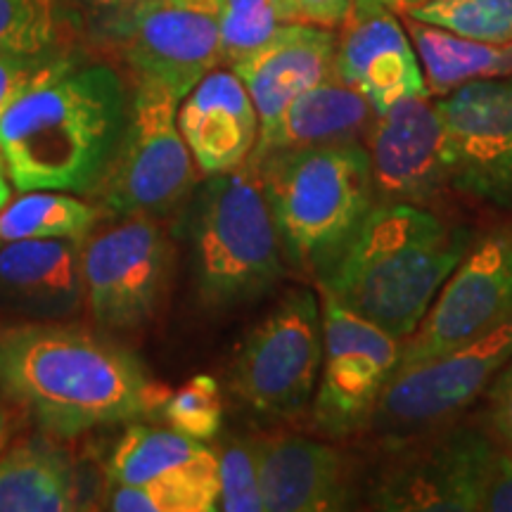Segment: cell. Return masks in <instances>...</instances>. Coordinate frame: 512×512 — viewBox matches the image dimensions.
<instances>
[{
	"instance_id": "cell-1",
	"label": "cell",
	"mask_w": 512,
	"mask_h": 512,
	"mask_svg": "<svg viewBox=\"0 0 512 512\" xmlns=\"http://www.w3.org/2000/svg\"><path fill=\"white\" fill-rule=\"evenodd\" d=\"M0 389L57 439L162 413L171 394L126 347L69 320L0 325Z\"/></svg>"
},
{
	"instance_id": "cell-2",
	"label": "cell",
	"mask_w": 512,
	"mask_h": 512,
	"mask_svg": "<svg viewBox=\"0 0 512 512\" xmlns=\"http://www.w3.org/2000/svg\"><path fill=\"white\" fill-rule=\"evenodd\" d=\"M131 95L107 64H76L0 119L12 188L91 195L124 133Z\"/></svg>"
},
{
	"instance_id": "cell-3",
	"label": "cell",
	"mask_w": 512,
	"mask_h": 512,
	"mask_svg": "<svg viewBox=\"0 0 512 512\" xmlns=\"http://www.w3.org/2000/svg\"><path fill=\"white\" fill-rule=\"evenodd\" d=\"M467 228L432 211L377 202L335 266L318 280L358 316L396 339H408L472 245Z\"/></svg>"
},
{
	"instance_id": "cell-4",
	"label": "cell",
	"mask_w": 512,
	"mask_h": 512,
	"mask_svg": "<svg viewBox=\"0 0 512 512\" xmlns=\"http://www.w3.org/2000/svg\"><path fill=\"white\" fill-rule=\"evenodd\" d=\"M254 166L285 264L320 280L377 204L368 150L358 143L278 150Z\"/></svg>"
},
{
	"instance_id": "cell-5",
	"label": "cell",
	"mask_w": 512,
	"mask_h": 512,
	"mask_svg": "<svg viewBox=\"0 0 512 512\" xmlns=\"http://www.w3.org/2000/svg\"><path fill=\"white\" fill-rule=\"evenodd\" d=\"M190 247L197 294L207 309H238L278 287L285 256L252 164L202 185L190 209Z\"/></svg>"
},
{
	"instance_id": "cell-6",
	"label": "cell",
	"mask_w": 512,
	"mask_h": 512,
	"mask_svg": "<svg viewBox=\"0 0 512 512\" xmlns=\"http://www.w3.org/2000/svg\"><path fill=\"white\" fill-rule=\"evenodd\" d=\"M178 102L162 83L138 79L117 150L91 192L107 216L157 219L190 197L197 171L178 128Z\"/></svg>"
},
{
	"instance_id": "cell-7",
	"label": "cell",
	"mask_w": 512,
	"mask_h": 512,
	"mask_svg": "<svg viewBox=\"0 0 512 512\" xmlns=\"http://www.w3.org/2000/svg\"><path fill=\"white\" fill-rule=\"evenodd\" d=\"M323 368V309L306 287L285 292L249 330L233 361V392L264 418H294L316 394Z\"/></svg>"
},
{
	"instance_id": "cell-8",
	"label": "cell",
	"mask_w": 512,
	"mask_h": 512,
	"mask_svg": "<svg viewBox=\"0 0 512 512\" xmlns=\"http://www.w3.org/2000/svg\"><path fill=\"white\" fill-rule=\"evenodd\" d=\"M512 358V311L456 351L396 370L370 427L389 439H413L444 425L489 389Z\"/></svg>"
},
{
	"instance_id": "cell-9",
	"label": "cell",
	"mask_w": 512,
	"mask_h": 512,
	"mask_svg": "<svg viewBox=\"0 0 512 512\" xmlns=\"http://www.w3.org/2000/svg\"><path fill=\"white\" fill-rule=\"evenodd\" d=\"M323 368L313 422L328 437L370 427L377 403L401 361V339L323 292Z\"/></svg>"
},
{
	"instance_id": "cell-10",
	"label": "cell",
	"mask_w": 512,
	"mask_h": 512,
	"mask_svg": "<svg viewBox=\"0 0 512 512\" xmlns=\"http://www.w3.org/2000/svg\"><path fill=\"white\" fill-rule=\"evenodd\" d=\"M171 242L150 216L121 219L83 245L86 309L107 332L138 330L157 316L169 285Z\"/></svg>"
},
{
	"instance_id": "cell-11",
	"label": "cell",
	"mask_w": 512,
	"mask_h": 512,
	"mask_svg": "<svg viewBox=\"0 0 512 512\" xmlns=\"http://www.w3.org/2000/svg\"><path fill=\"white\" fill-rule=\"evenodd\" d=\"M102 31L138 79L162 83L178 100L226 62L219 19L183 0H143L105 12Z\"/></svg>"
},
{
	"instance_id": "cell-12",
	"label": "cell",
	"mask_w": 512,
	"mask_h": 512,
	"mask_svg": "<svg viewBox=\"0 0 512 512\" xmlns=\"http://www.w3.org/2000/svg\"><path fill=\"white\" fill-rule=\"evenodd\" d=\"M512 311V228L472 240L418 328L401 344L399 370L420 366L484 335Z\"/></svg>"
},
{
	"instance_id": "cell-13",
	"label": "cell",
	"mask_w": 512,
	"mask_h": 512,
	"mask_svg": "<svg viewBox=\"0 0 512 512\" xmlns=\"http://www.w3.org/2000/svg\"><path fill=\"white\" fill-rule=\"evenodd\" d=\"M434 105L453 188L512 209V74L463 83Z\"/></svg>"
},
{
	"instance_id": "cell-14",
	"label": "cell",
	"mask_w": 512,
	"mask_h": 512,
	"mask_svg": "<svg viewBox=\"0 0 512 512\" xmlns=\"http://www.w3.org/2000/svg\"><path fill=\"white\" fill-rule=\"evenodd\" d=\"M501 446L479 430H451L401 453L370 491V505L392 512L482 510Z\"/></svg>"
},
{
	"instance_id": "cell-15",
	"label": "cell",
	"mask_w": 512,
	"mask_h": 512,
	"mask_svg": "<svg viewBox=\"0 0 512 512\" xmlns=\"http://www.w3.org/2000/svg\"><path fill=\"white\" fill-rule=\"evenodd\" d=\"M366 136L377 202L425 209L451 185L444 124L430 98L401 100L375 114Z\"/></svg>"
},
{
	"instance_id": "cell-16",
	"label": "cell",
	"mask_w": 512,
	"mask_h": 512,
	"mask_svg": "<svg viewBox=\"0 0 512 512\" xmlns=\"http://www.w3.org/2000/svg\"><path fill=\"white\" fill-rule=\"evenodd\" d=\"M335 74L380 114L408 98H430L411 36L394 12L354 8L337 36Z\"/></svg>"
},
{
	"instance_id": "cell-17",
	"label": "cell",
	"mask_w": 512,
	"mask_h": 512,
	"mask_svg": "<svg viewBox=\"0 0 512 512\" xmlns=\"http://www.w3.org/2000/svg\"><path fill=\"white\" fill-rule=\"evenodd\" d=\"M337 34L311 24H280L230 67L245 83L264 131L294 98L335 74Z\"/></svg>"
},
{
	"instance_id": "cell-18",
	"label": "cell",
	"mask_w": 512,
	"mask_h": 512,
	"mask_svg": "<svg viewBox=\"0 0 512 512\" xmlns=\"http://www.w3.org/2000/svg\"><path fill=\"white\" fill-rule=\"evenodd\" d=\"M86 238L15 240L0 247V309L29 320H69L86 309Z\"/></svg>"
},
{
	"instance_id": "cell-19",
	"label": "cell",
	"mask_w": 512,
	"mask_h": 512,
	"mask_svg": "<svg viewBox=\"0 0 512 512\" xmlns=\"http://www.w3.org/2000/svg\"><path fill=\"white\" fill-rule=\"evenodd\" d=\"M268 512H328L351 501L349 460L323 441L292 434L254 439Z\"/></svg>"
},
{
	"instance_id": "cell-20",
	"label": "cell",
	"mask_w": 512,
	"mask_h": 512,
	"mask_svg": "<svg viewBox=\"0 0 512 512\" xmlns=\"http://www.w3.org/2000/svg\"><path fill=\"white\" fill-rule=\"evenodd\" d=\"M176 119L202 176L238 169L259 138V114L235 72H209L185 95Z\"/></svg>"
},
{
	"instance_id": "cell-21",
	"label": "cell",
	"mask_w": 512,
	"mask_h": 512,
	"mask_svg": "<svg viewBox=\"0 0 512 512\" xmlns=\"http://www.w3.org/2000/svg\"><path fill=\"white\" fill-rule=\"evenodd\" d=\"M373 117L375 110L370 102L332 74L294 98L275 124L259 131L249 159L297 147L358 143L361 133H368Z\"/></svg>"
},
{
	"instance_id": "cell-22",
	"label": "cell",
	"mask_w": 512,
	"mask_h": 512,
	"mask_svg": "<svg viewBox=\"0 0 512 512\" xmlns=\"http://www.w3.org/2000/svg\"><path fill=\"white\" fill-rule=\"evenodd\" d=\"M107 475L112 484L178 482L221 491L219 453L171 427H128L114 446Z\"/></svg>"
},
{
	"instance_id": "cell-23",
	"label": "cell",
	"mask_w": 512,
	"mask_h": 512,
	"mask_svg": "<svg viewBox=\"0 0 512 512\" xmlns=\"http://www.w3.org/2000/svg\"><path fill=\"white\" fill-rule=\"evenodd\" d=\"M76 463L48 439H29L0 456V512L81 510Z\"/></svg>"
},
{
	"instance_id": "cell-24",
	"label": "cell",
	"mask_w": 512,
	"mask_h": 512,
	"mask_svg": "<svg viewBox=\"0 0 512 512\" xmlns=\"http://www.w3.org/2000/svg\"><path fill=\"white\" fill-rule=\"evenodd\" d=\"M406 31L418 50L430 95H446L463 83L512 74V41H472L411 17H406Z\"/></svg>"
},
{
	"instance_id": "cell-25",
	"label": "cell",
	"mask_w": 512,
	"mask_h": 512,
	"mask_svg": "<svg viewBox=\"0 0 512 512\" xmlns=\"http://www.w3.org/2000/svg\"><path fill=\"white\" fill-rule=\"evenodd\" d=\"M100 211L81 202L74 192L29 190L0 211V240L88 238Z\"/></svg>"
},
{
	"instance_id": "cell-26",
	"label": "cell",
	"mask_w": 512,
	"mask_h": 512,
	"mask_svg": "<svg viewBox=\"0 0 512 512\" xmlns=\"http://www.w3.org/2000/svg\"><path fill=\"white\" fill-rule=\"evenodd\" d=\"M403 17L484 43L512 41V0H427Z\"/></svg>"
},
{
	"instance_id": "cell-27",
	"label": "cell",
	"mask_w": 512,
	"mask_h": 512,
	"mask_svg": "<svg viewBox=\"0 0 512 512\" xmlns=\"http://www.w3.org/2000/svg\"><path fill=\"white\" fill-rule=\"evenodd\" d=\"M67 29L62 0H0V53L62 50Z\"/></svg>"
},
{
	"instance_id": "cell-28",
	"label": "cell",
	"mask_w": 512,
	"mask_h": 512,
	"mask_svg": "<svg viewBox=\"0 0 512 512\" xmlns=\"http://www.w3.org/2000/svg\"><path fill=\"white\" fill-rule=\"evenodd\" d=\"M219 496L221 491L197 484H112L105 508L114 512H211L219 510Z\"/></svg>"
},
{
	"instance_id": "cell-29",
	"label": "cell",
	"mask_w": 512,
	"mask_h": 512,
	"mask_svg": "<svg viewBox=\"0 0 512 512\" xmlns=\"http://www.w3.org/2000/svg\"><path fill=\"white\" fill-rule=\"evenodd\" d=\"M164 420L171 430L188 434L192 439L209 441L221 430L223 396L214 377L197 375L169 394L162 406Z\"/></svg>"
},
{
	"instance_id": "cell-30",
	"label": "cell",
	"mask_w": 512,
	"mask_h": 512,
	"mask_svg": "<svg viewBox=\"0 0 512 512\" xmlns=\"http://www.w3.org/2000/svg\"><path fill=\"white\" fill-rule=\"evenodd\" d=\"M79 60L64 50H43V53H0V119L17 102H22L46 83L60 79Z\"/></svg>"
},
{
	"instance_id": "cell-31",
	"label": "cell",
	"mask_w": 512,
	"mask_h": 512,
	"mask_svg": "<svg viewBox=\"0 0 512 512\" xmlns=\"http://www.w3.org/2000/svg\"><path fill=\"white\" fill-rule=\"evenodd\" d=\"M223 60L233 64L280 27L273 0H216Z\"/></svg>"
},
{
	"instance_id": "cell-32",
	"label": "cell",
	"mask_w": 512,
	"mask_h": 512,
	"mask_svg": "<svg viewBox=\"0 0 512 512\" xmlns=\"http://www.w3.org/2000/svg\"><path fill=\"white\" fill-rule=\"evenodd\" d=\"M221 496L219 510L226 512H261L259 467H256L254 439H233L219 456Z\"/></svg>"
},
{
	"instance_id": "cell-33",
	"label": "cell",
	"mask_w": 512,
	"mask_h": 512,
	"mask_svg": "<svg viewBox=\"0 0 512 512\" xmlns=\"http://www.w3.org/2000/svg\"><path fill=\"white\" fill-rule=\"evenodd\" d=\"M280 24L339 29L354 12V0H273Z\"/></svg>"
},
{
	"instance_id": "cell-34",
	"label": "cell",
	"mask_w": 512,
	"mask_h": 512,
	"mask_svg": "<svg viewBox=\"0 0 512 512\" xmlns=\"http://www.w3.org/2000/svg\"><path fill=\"white\" fill-rule=\"evenodd\" d=\"M486 415L503 451L512 453V358L486 389Z\"/></svg>"
},
{
	"instance_id": "cell-35",
	"label": "cell",
	"mask_w": 512,
	"mask_h": 512,
	"mask_svg": "<svg viewBox=\"0 0 512 512\" xmlns=\"http://www.w3.org/2000/svg\"><path fill=\"white\" fill-rule=\"evenodd\" d=\"M486 512H512V453L498 451L489 484H486L484 505Z\"/></svg>"
},
{
	"instance_id": "cell-36",
	"label": "cell",
	"mask_w": 512,
	"mask_h": 512,
	"mask_svg": "<svg viewBox=\"0 0 512 512\" xmlns=\"http://www.w3.org/2000/svg\"><path fill=\"white\" fill-rule=\"evenodd\" d=\"M15 403H12L8 396L0 389V456L5 453V448L10 446L12 434H15L17 427V415H15Z\"/></svg>"
},
{
	"instance_id": "cell-37",
	"label": "cell",
	"mask_w": 512,
	"mask_h": 512,
	"mask_svg": "<svg viewBox=\"0 0 512 512\" xmlns=\"http://www.w3.org/2000/svg\"><path fill=\"white\" fill-rule=\"evenodd\" d=\"M427 3V0H354V8L361 10H370V8H384L389 12H408L415 5Z\"/></svg>"
},
{
	"instance_id": "cell-38",
	"label": "cell",
	"mask_w": 512,
	"mask_h": 512,
	"mask_svg": "<svg viewBox=\"0 0 512 512\" xmlns=\"http://www.w3.org/2000/svg\"><path fill=\"white\" fill-rule=\"evenodd\" d=\"M79 3L88 5V8H91V10H98L100 15H105V12H114V10L131 8V5L143 3V0H79Z\"/></svg>"
},
{
	"instance_id": "cell-39",
	"label": "cell",
	"mask_w": 512,
	"mask_h": 512,
	"mask_svg": "<svg viewBox=\"0 0 512 512\" xmlns=\"http://www.w3.org/2000/svg\"><path fill=\"white\" fill-rule=\"evenodd\" d=\"M12 200V183L8 178V171H5L3 157H0V211L8 207Z\"/></svg>"
},
{
	"instance_id": "cell-40",
	"label": "cell",
	"mask_w": 512,
	"mask_h": 512,
	"mask_svg": "<svg viewBox=\"0 0 512 512\" xmlns=\"http://www.w3.org/2000/svg\"><path fill=\"white\" fill-rule=\"evenodd\" d=\"M0 247H3V240H0Z\"/></svg>"
}]
</instances>
